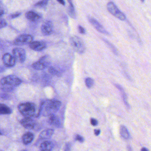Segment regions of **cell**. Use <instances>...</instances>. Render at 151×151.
Returning a JSON list of instances; mask_svg holds the SVG:
<instances>
[{
    "instance_id": "obj_1",
    "label": "cell",
    "mask_w": 151,
    "mask_h": 151,
    "mask_svg": "<svg viewBox=\"0 0 151 151\" xmlns=\"http://www.w3.org/2000/svg\"><path fill=\"white\" fill-rule=\"evenodd\" d=\"M61 106V102L59 100L56 99L46 100L42 104L41 106L40 109V114L42 113L45 116L55 114L59 110Z\"/></svg>"
},
{
    "instance_id": "obj_2",
    "label": "cell",
    "mask_w": 151,
    "mask_h": 151,
    "mask_svg": "<svg viewBox=\"0 0 151 151\" xmlns=\"http://www.w3.org/2000/svg\"><path fill=\"white\" fill-rule=\"evenodd\" d=\"M22 81L20 79L13 75L5 76L0 81V88L5 92H11L16 87L20 85Z\"/></svg>"
},
{
    "instance_id": "obj_3",
    "label": "cell",
    "mask_w": 151,
    "mask_h": 151,
    "mask_svg": "<svg viewBox=\"0 0 151 151\" xmlns=\"http://www.w3.org/2000/svg\"><path fill=\"white\" fill-rule=\"evenodd\" d=\"M20 113L25 117L32 118L39 116L36 112V108L35 104L30 102L22 103L18 106Z\"/></svg>"
},
{
    "instance_id": "obj_4",
    "label": "cell",
    "mask_w": 151,
    "mask_h": 151,
    "mask_svg": "<svg viewBox=\"0 0 151 151\" xmlns=\"http://www.w3.org/2000/svg\"><path fill=\"white\" fill-rule=\"evenodd\" d=\"M70 42L74 50L79 54H82L86 50V46L84 41L79 37L73 36L70 39Z\"/></svg>"
},
{
    "instance_id": "obj_5",
    "label": "cell",
    "mask_w": 151,
    "mask_h": 151,
    "mask_svg": "<svg viewBox=\"0 0 151 151\" xmlns=\"http://www.w3.org/2000/svg\"><path fill=\"white\" fill-rule=\"evenodd\" d=\"M107 9L108 11L116 17L118 19L121 20H124L126 19V17L123 12H121L118 9V7L112 2L108 3L107 5Z\"/></svg>"
},
{
    "instance_id": "obj_6",
    "label": "cell",
    "mask_w": 151,
    "mask_h": 151,
    "mask_svg": "<svg viewBox=\"0 0 151 151\" xmlns=\"http://www.w3.org/2000/svg\"><path fill=\"white\" fill-rule=\"evenodd\" d=\"M49 58L48 56L43 57L39 61L33 64V67L37 70H42L47 68L50 64Z\"/></svg>"
},
{
    "instance_id": "obj_7",
    "label": "cell",
    "mask_w": 151,
    "mask_h": 151,
    "mask_svg": "<svg viewBox=\"0 0 151 151\" xmlns=\"http://www.w3.org/2000/svg\"><path fill=\"white\" fill-rule=\"evenodd\" d=\"M33 36L30 35H22L16 38L14 40V44L17 46H22L25 44H30L33 41Z\"/></svg>"
},
{
    "instance_id": "obj_8",
    "label": "cell",
    "mask_w": 151,
    "mask_h": 151,
    "mask_svg": "<svg viewBox=\"0 0 151 151\" xmlns=\"http://www.w3.org/2000/svg\"><path fill=\"white\" fill-rule=\"evenodd\" d=\"M13 56L15 60L20 63H23L26 59V52L21 48H15L12 50Z\"/></svg>"
},
{
    "instance_id": "obj_9",
    "label": "cell",
    "mask_w": 151,
    "mask_h": 151,
    "mask_svg": "<svg viewBox=\"0 0 151 151\" xmlns=\"http://www.w3.org/2000/svg\"><path fill=\"white\" fill-rule=\"evenodd\" d=\"M2 60L4 65L9 68L13 67L16 64V61L14 57L9 53L3 55Z\"/></svg>"
},
{
    "instance_id": "obj_10",
    "label": "cell",
    "mask_w": 151,
    "mask_h": 151,
    "mask_svg": "<svg viewBox=\"0 0 151 151\" xmlns=\"http://www.w3.org/2000/svg\"><path fill=\"white\" fill-rule=\"evenodd\" d=\"M30 47L36 51H41L46 49V43L42 41H34L29 44Z\"/></svg>"
},
{
    "instance_id": "obj_11",
    "label": "cell",
    "mask_w": 151,
    "mask_h": 151,
    "mask_svg": "<svg viewBox=\"0 0 151 151\" xmlns=\"http://www.w3.org/2000/svg\"><path fill=\"white\" fill-rule=\"evenodd\" d=\"M20 123L24 128L27 129H33L35 126L34 121L31 118L28 117H25L21 120Z\"/></svg>"
},
{
    "instance_id": "obj_12",
    "label": "cell",
    "mask_w": 151,
    "mask_h": 151,
    "mask_svg": "<svg viewBox=\"0 0 151 151\" xmlns=\"http://www.w3.org/2000/svg\"><path fill=\"white\" fill-rule=\"evenodd\" d=\"M41 30L44 35H49L53 32V25L50 21H47L42 25Z\"/></svg>"
},
{
    "instance_id": "obj_13",
    "label": "cell",
    "mask_w": 151,
    "mask_h": 151,
    "mask_svg": "<svg viewBox=\"0 0 151 151\" xmlns=\"http://www.w3.org/2000/svg\"><path fill=\"white\" fill-rule=\"evenodd\" d=\"M89 20L90 23L92 24V25L98 31L104 34H109L108 32L105 30L103 27L101 25V24L99 22H98L96 19L90 17L89 18Z\"/></svg>"
},
{
    "instance_id": "obj_14",
    "label": "cell",
    "mask_w": 151,
    "mask_h": 151,
    "mask_svg": "<svg viewBox=\"0 0 151 151\" xmlns=\"http://www.w3.org/2000/svg\"><path fill=\"white\" fill-rule=\"evenodd\" d=\"M48 121L50 125L56 127H59L61 126V122L59 118L55 114H51L49 116Z\"/></svg>"
},
{
    "instance_id": "obj_15",
    "label": "cell",
    "mask_w": 151,
    "mask_h": 151,
    "mask_svg": "<svg viewBox=\"0 0 151 151\" xmlns=\"http://www.w3.org/2000/svg\"><path fill=\"white\" fill-rule=\"evenodd\" d=\"M34 135L33 133L30 132H27L23 135L22 137V141L23 143L25 145L31 143L34 139Z\"/></svg>"
},
{
    "instance_id": "obj_16",
    "label": "cell",
    "mask_w": 151,
    "mask_h": 151,
    "mask_svg": "<svg viewBox=\"0 0 151 151\" xmlns=\"http://www.w3.org/2000/svg\"><path fill=\"white\" fill-rule=\"evenodd\" d=\"M54 145L50 141H45L41 144L40 149L41 151H52Z\"/></svg>"
},
{
    "instance_id": "obj_17",
    "label": "cell",
    "mask_w": 151,
    "mask_h": 151,
    "mask_svg": "<svg viewBox=\"0 0 151 151\" xmlns=\"http://www.w3.org/2000/svg\"><path fill=\"white\" fill-rule=\"evenodd\" d=\"M54 133V129H45L40 134L39 137L41 139H48L53 135Z\"/></svg>"
},
{
    "instance_id": "obj_18",
    "label": "cell",
    "mask_w": 151,
    "mask_h": 151,
    "mask_svg": "<svg viewBox=\"0 0 151 151\" xmlns=\"http://www.w3.org/2000/svg\"><path fill=\"white\" fill-rule=\"evenodd\" d=\"M120 132L121 135L124 139L127 140L130 138L129 132L125 126L123 125L121 126Z\"/></svg>"
},
{
    "instance_id": "obj_19",
    "label": "cell",
    "mask_w": 151,
    "mask_h": 151,
    "mask_svg": "<svg viewBox=\"0 0 151 151\" xmlns=\"http://www.w3.org/2000/svg\"><path fill=\"white\" fill-rule=\"evenodd\" d=\"M12 113V110L4 104H0V114H9Z\"/></svg>"
},
{
    "instance_id": "obj_20",
    "label": "cell",
    "mask_w": 151,
    "mask_h": 151,
    "mask_svg": "<svg viewBox=\"0 0 151 151\" xmlns=\"http://www.w3.org/2000/svg\"><path fill=\"white\" fill-rule=\"evenodd\" d=\"M26 17L28 19L33 21H37L40 18L39 15L32 11L28 12H27L26 14Z\"/></svg>"
},
{
    "instance_id": "obj_21",
    "label": "cell",
    "mask_w": 151,
    "mask_h": 151,
    "mask_svg": "<svg viewBox=\"0 0 151 151\" xmlns=\"http://www.w3.org/2000/svg\"><path fill=\"white\" fill-rule=\"evenodd\" d=\"M68 13L72 18H76V13L73 4L70 5L68 8Z\"/></svg>"
},
{
    "instance_id": "obj_22",
    "label": "cell",
    "mask_w": 151,
    "mask_h": 151,
    "mask_svg": "<svg viewBox=\"0 0 151 151\" xmlns=\"http://www.w3.org/2000/svg\"><path fill=\"white\" fill-rule=\"evenodd\" d=\"M94 81L92 78H86L85 80V84L86 86L89 88H92L94 85Z\"/></svg>"
},
{
    "instance_id": "obj_23",
    "label": "cell",
    "mask_w": 151,
    "mask_h": 151,
    "mask_svg": "<svg viewBox=\"0 0 151 151\" xmlns=\"http://www.w3.org/2000/svg\"><path fill=\"white\" fill-rule=\"evenodd\" d=\"M104 41L106 43V44L108 45V47L110 48V49L112 50L113 52L115 55H118V50H117L116 48H115V47H114V46L111 44V43H110L109 42H108V41H107L105 40H104Z\"/></svg>"
},
{
    "instance_id": "obj_24",
    "label": "cell",
    "mask_w": 151,
    "mask_h": 151,
    "mask_svg": "<svg viewBox=\"0 0 151 151\" xmlns=\"http://www.w3.org/2000/svg\"><path fill=\"white\" fill-rule=\"evenodd\" d=\"M48 0H42V1L37 3L35 5L36 6H41V7H43V6H44L47 5L48 4Z\"/></svg>"
},
{
    "instance_id": "obj_25",
    "label": "cell",
    "mask_w": 151,
    "mask_h": 151,
    "mask_svg": "<svg viewBox=\"0 0 151 151\" xmlns=\"http://www.w3.org/2000/svg\"><path fill=\"white\" fill-rule=\"evenodd\" d=\"M48 71L52 75H57L59 74V72L53 67H50L48 69Z\"/></svg>"
},
{
    "instance_id": "obj_26",
    "label": "cell",
    "mask_w": 151,
    "mask_h": 151,
    "mask_svg": "<svg viewBox=\"0 0 151 151\" xmlns=\"http://www.w3.org/2000/svg\"><path fill=\"white\" fill-rule=\"evenodd\" d=\"M7 25V23L3 19L0 17V29L4 28Z\"/></svg>"
},
{
    "instance_id": "obj_27",
    "label": "cell",
    "mask_w": 151,
    "mask_h": 151,
    "mask_svg": "<svg viewBox=\"0 0 151 151\" xmlns=\"http://www.w3.org/2000/svg\"><path fill=\"white\" fill-rule=\"evenodd\" d=\"M75 140L79 141L80 143H83L84 142V138L82 136L77 135L75 137Z\"/></svg>"
},
{
    "instance_id": "obj_28",
    "label": "cell",
    "mask_w": 151,
    "mask_h": 151,
    "mask_svg": "<svg viewBox=\"0 0 151 151\" xmlns=\"http://www.w3.org/2000/svg\"><path fill=\"white\" fill-rule=\"evenodd\" d=\"M4 13V7L1 2L0 1V17L2 16Z\"/></svg>"
},
{
    "instance_id": "obj_29",
    "label": "cell",
    "mask_w": 151,
    "mask_h": 151,
    "mask_svg": "<svg viewBox=\"0 0 151 151\" xmlns=\"http://www.w3.org/2000/svg\"><path fill=\"white\" fill-rule=\"evenodd\" d=\"M90 123H91L92 126H96L98 124V121L96 119H94V118H91L90 119Z\"/></svg>"
},
{
    "instance_id": "obj_30",
    "label": "cell",
    "mask_w": 151,
    "mask_h": 151,
    "mask_svg": "<svg viewBox=\"0 0 151 151\" xmlns=\"http://www.w3.org/2000/svg\"><path fill=\"white\" fill-rule=\"evenodd\" d=\"M78 30H79V32L82 34H85L86 33V30L81 26H79Z\"/></svg>"
},
{
    "instance_id": "obj_31",
    "label": "cell",
    "mask_w": 151,
    "mask_h": 151,
    "mask_svg": "<svg viewBox=\"0 0 151 151\" xmlns=\"http://www.w3.org/2000/svg\"><path fill=\"white\" fill-rule=\"evenodd\" d=\"M64 151H71V145L70 143H67L65 145Z\"/></svg>"
},
{
    "instance_id": "obj_32",
    "label": "cell",
    "mask_w": 151,
    "mask_h": 151,
    "mask_svg": "<svg viewBox=\"0 0 151 151\" xmlns=\"http://www.w3.org/2000/svg\"><path fill=\"white\" fill-rule=\"evenodd\" d=\"M101 133V130L100 129H95L94 130V133L96 136H98Z\"/></svg>"
},
{
    "instance_id": "obj_33",
    "label": "cell",
    "mask_w": 151,
    "mask_h": 151,
    "mask_svg": "<svg viewBox=\"0 0 151 151\" xmlns=\"http://www.w3.org/2000/svg\"><path fill=\"white\" fill-rule=\"evenodd\" d=\"M20 15V13H15V14H12L11 16L12 18H14L17 17H18Z\"/></svg>"
},
{
    "instance_id": "obj_34",
    "label": "cell",
    "mask_w": 151,
    "mask_h": 151,
    "mask_svg": "<svg viewBox=\"0 0 151 151\" xmlns=\"http://www.w3.org/2000/svg\"><path fill=\"white\" fill-rule=\"evenodd\" d=\"M59 3L61 4L62 5H64L65 4V1L64 0H57Z\"/></svg>"
},
{
    "instance_id": "obj_35",
    "label": "cell",
    "mask_w": 151,
    "mask_h": 151,
    "mask_svg": "<svg viewBox=\"0 0 151 151\" xmlns=\"http://www.w3.org/2000/svg\"><path fill=\"white\" fill-rule=\"evenodd\" d=\"M4 68L3 67H0V73L3 72L4 71Z\"/></svg>"
},
{
    "instance_id": "obj_36",
    "label": "cell",
    "mask_w": 151,
    "mask_h": 151,
    "mask_svg": "<svg viewBox=\"0 0 151 151\" xmlns=\"http://www.w3.org/2000/svg\"><path fill=\"white\" fill-rule=\"evenodd\" d=\"M141 151H149L148 149H147L146 148H143L141 150Z\"/></svg>"
},
{
    "instance_id": "obj_37",
    "label": "cell",
    "mask_w": 151,
    "mask_h": 151,
    "mask_svg": "<svg viewBox=\"0 0 151 151\" xmlns=\"http://www.w3.org/2000/svg\"><path fill=\"white\" fill-rule=\"evenodd\" d=\"M67 1H68V2H69V4H70V5H72V4H73L72 1V0H67Z\"/></svg>"
},
{
    "instance_id": "obj_38",
    "label": "cell",
    "mask_w": 151,
    "mask_h": 151,
    "mask_svg": "<svg viewBox=\"0 0 151 151\" xmlns=\"http://www.w3.org/2000/svg\"><path fill=\"white\" fill-rule=\"evenodd\" d=\"M141 1H142V2H144V0H141Z\"/></svg>"
},
{
    "instance_id": "obj_39",
    "label": "cell",
    "mask_w": 151,
    "mask_h": 151,
    "mask_svg": "<svg viewBox=\"0 0 151 151\" xmlns=\"http://www.w3.org/2000/svg\"><path fill=\"white\" fill-rule=\"evenodd\" d=\"M1 134H2L1 133V132H0V135H1Z\"/></svg>"
},
{
    "instance_id": "obj_40",
    "label": "cell",
    "mask_w": 151,
    "mask_h": 151,
    "mask_svg": "<svg viewBox=\"0 0 151 151\" xmlns=\"http://www.w3.org/2000/svg\"><path fill=\"white\" fill-rule=\"evenodd\" d=\"M21 151H27L26 150H22Z\"/></svg>"
}]
</instances>
